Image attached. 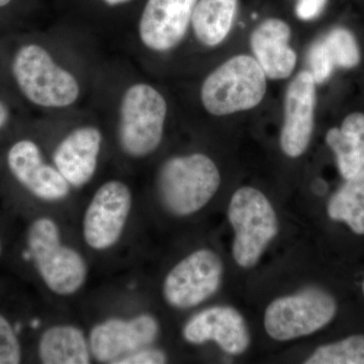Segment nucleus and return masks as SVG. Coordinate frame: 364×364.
I'll return each instance as SVG.
<instances>
[{
    "label": "nucleus",
    "instance_id": "obj_1",
    "mask_svg": "<svg viewBox=\"0 0 364 364\" xmlns=\"http://www.w3.org/2000/svg\"><path fill=\"white\" fill-rule=\"evenodd\" d=\"M14 86L26 102L40 107H65L79 97L77 80L55 64L50 53L37 43H23L9 61Z\"/></svg>",
    "mask_w": 364,
    "mask_h": 364
},
{
    "label": "nucleus",
    "instance_id": "obj_2",
    "mask_svg": "<svg viewBox=\"0 0 364 364\" xmlns=\"http://www.w3.org/2000/svg\"><path fill=\"white\" fill-rule=\"evenodd\" d=\"M26 259L53 293L68 296L83 286L87 267L82 256L61 244L59 228L49 218L31 223L26 235Z\"/></svg>",
    "mask_w": 364,
    "mask_h": 364
},
{
    "label": "nucleus",
    "instance_id": "obj_3",
    "mask_svg": "<svg viewBox=\"0 0 364 364\" xmlns=\"http://www.w3.org/2000/svg\"><path fill=\"white\" fill-rule=\"evenodd\" d=\"M267 78L254 57H232L203 81L200 90L203 107L218 117L252 109L267 95Z\"/></svg>",
    "mask_w": 364,
    "mask_h": 364
},
{
    "label": "nucleus",
    "instance_id": "obj_4",
    "mask_svg": "<svg viewBox=\"0 0 364 364\" xmlns=\"http://www.w3.org/2000/svg\"><path fill=\"white\" fill-rule=\"evenodd\" d=\"M221 176L205 154L174 157L162 165L157 188L165 208L176 215L195 214L215 195Z\"/></svg>",
    "mask_w": 364,
    "mask_h": 364
},
{
    "label": "nucleus",
    "instance_id": "obj_5",
    "mask_svg": "<svg viewBox=\"0 0 364 364\" xmlns=\"http://www.w3.org/2000/svg\"><path fill=\"white\" fill-rule=\"evenodd\" d=\"M228 218L235 232V261L239 267H253L279 233L274 208L260 191L244 186L232 196Z\"/></svg>",
    "mask_w": 364,
    "mask_h": 364
},
{
    "label": "nucleus",
    "instance_id": "obj_6",
    "mask_svg": "<svg viewBox=\"0 0 364 364\" xmlns=\"http://www.w3.org/2000/svg\"><path fill=\"white\" fill-rule=\"evenodd\" d=\"M167 104L159 91L145 83L131 86L119 109L122 149L133 157H145L161 143Z\"/></svg>",
    "mask_w": 364,
    "mask_h": 364
},
{
    "label": "nucleus",
    "instance_id": "obj_7",
    "mask_svg": "<svg viewBox=\"0 0 364 364\" xmlns=\"http://www.w3.org/2000/svg\"><path fill=\"white\" fill-rule=\"evenodd\" d=\"M336 312L337 303L331 294L318 287H308L277 299L267 306L265 331L277 341L308 336L329 324Z\"/></svg>",
    "mask_w": 364,
    "mask_h": 364
},
{
    "label": "nucleus",
    "instance_id": "obj_8",
    "mask_svg": "<svg viewBox=\"0 0 364 364\" xmlns=\"http://www.w3.org/2000/svg\"><path fill=\"white\" fill-rule=\"evenodd\" d=\"M223 273L220 256L210 249H200L170 270L163 284V294L174 308H193L217 293Z\"/></svg>",
    "mask_w": 364,
    "mask_h": 364
},
{
    "label": "nucleus",
    "instance_id": "obj_9",
    "mask_svg": "<svg viewBox=\"0 0 364 364\" xmlns=\"http://www.w3.org/2000/svg\"><path fill=\"white\" fill-rule=\"evenodd\" d=\"M4 164L14 181L39 200L54 202L65 198L70 191V184L58 169L45 162L32 139L14 141L4 154Z\"/></svg>",
    "mask_w": 364,
    "mask_h": 364
},
{
    "label": "nucleus",
    "instance_id": "obj_10",
    "mask_svg": "<svg viewBox=\"0 0 364 364\" xmlns=\"http://www.w3.org/2000/svg\"><path fill=\"white\" fill-rule=\"evenodd\" d=\"M130 188L119 181L98 188L86 210L83 235L91 248L104 250L119 241L130 214Z\"/></svg>",
    "mask_w": 364,
    "mask_h": 364
},
{
    "label": "nucleus",
    "instance_id": "obj_11",
    "mask_svg": "<svg viewBox=\"0 0 364 364\" xmlns=\"http://www.w3.org/2000/svg\"><path fill=\"white\" fill-rule=\"evenodd\" d=\"M316 83L310 71L299 72L287 87L280 147L287 156H301L308 149L315 123Z\"/></svg>",
    "mask_w": 364,
    "mask_h": 364
},
{
    "label": "nucleus",
    "instance_id": "obj_12",
    "mask_svg": "<svg viewBox=\"0 0 364 364\" xmlns=\"http://www.w3.org/2000/svg\"><path fill=\"white\" fill-rule=\"evenodd\" d=\"M158 333L159 324L156 318L147 314L130 321L114 318L93 328L90 346L97 360L116 363L119 359L154 342Z\"/></svg>",
    "mask_w": 364,
    "mask_h": 364
},
{
    "label": "nucleus",
    "instance_id": "obj_13",
    "mask_svg": "<svg viewBox=\"0 0 364 364\" xmlns=\"http://www.w3.org/2000/svg\"><path fill=\"white\" fill-rule=\"evenodd\" d=\"M182 334L188 343L215 341L222 350L233 355L244 353L251 341L245 318L236 309L227 306H213L196 314L184 326Z\"/></svg>",
    "mask_w": 364,
    "mask_h": 364
},
{
    "label": "nucleus",
    "instance_id": "obj_14",
    "mask_svg": "<svg viewBox=\"0 0 364 364\" xmlns=\"http://www.w3.org/2000/svg\"><path fill=\"white\" fill-rule=\"evenodd\" d=\"M198 0H148L139 33L146 47L156 52L173 49L186 37Z\"/></svg>",
    "mask_w": 364,
    "mask_h": 364
},
{
    "label": "nucleus",
    "instance_id": "obj_15",
    "mask_svg": "<svg viewBox=\"0 0 364 364\" xmlns=\"http://www.w3.org/2000/svg\"><path fill=\"white\" fill-rule=\"evenodd\" d=\"M291 31L286 21L268 18L250 36V47L267 77L280 80L289 77L296 66V53L289 45Z\"/></svg>",
    "mask_w": 364,
    "mask_h": 364
},
{
    "label": "nucleus",
    "instance_id": "obj_16",
    "mask_svg": "<svg viewBox=\"0 0 364 364\" xmlns=\"http://www.w3.org/2000/svg\"><path fill=\"white\" fill-rule=\"evenodd\" d=\"M102 136L95 127H82L71 132L59 144L53 161L70 186L80 188L95 176Z\"/></svg>",
    "mask_w": 364,
    "mask_h": 364
},
{
    "label": "nucleus",
    "instance_id": "obj_17",
    "mask_svg": "<svg viewBox=\"0 0 364 364\" xmlns=\"http://www.w3.org/2000/svg\"><path fill=\"white\" fill-rule=\"evenodd\" d=\"M309 66L316 83H324L336 67L350 69L358 66L360 52L355 38L348 30L336 28L311 47Z\"/></svg>",
    "mask_w": 364,
    "mask_h": 364
},
{
    "label": "nucleus",
    "instance_id": "obj_18",
    "mask_svg": "<svg viewBox=\"0 0 364 364\" xmlns=\"http://www.w3.org/2000/svg\"><path fill=\"white\" fill-rule=\"evenodd\" d=\"M326 142L336 156L341 176L345 179L364 168V114L353 112L345 117L341 128H332Z\"/></svg>",
    "mask_w": 364,
    "mask_h": 364
},
{
    "label": "nucleus",
    "instance_id": "obj_19",
    "mask_svg": "<svg viewBox=\"0 0 364 364\" xmlns=\"http://www.w3.org/2000/svg\"><path fill=\"white\" fill-rule=\"evenodd\" d=\"M39 358L45 364H87L88 344L83 332L73 326H56L41 336Z\"/></svg>",
    "mask_w": 364,
    "mask_h": 364
},
{
    "label": "nucleus",
    "instance_id": "obj_20",
    "mask_svg": "<svg viewBox=\"0 0 364 364\" xmlns=\"http://www.w3.org/2000/svg\"><path fill=\"white\" fill-rule=\"evenodd\" d=\"M238 0H200L191 23L198 40L207 47L222 44L236 18Z\"/></svg>",
    "mask_w": 364,
    "mask_h": 364
},
{
    "label": "nucleus",
    "instance_id": "obj_21",
    "mask_svg": "<svg viewBox=\"0 0 364 364\" xmlns=\"http://www.w3.org/2000/svg\"><path fill=\"white\" fill-rule=\"evenodd\" d=\"M327 212L330 219L344 222L354 233L364 235V168L346 179L330 198Z\"/></svg>",
    "mask_w": 364,
    "mask_h": 364
},
{
    "label": "nucleus",
    "instance_id": "obj_22",
    "mask_svg": "<svg viewBox=\"0 0 364 364\" xmlns=\"http://www.w3.org/2000/svg\"><path fill=\"white\" fill-rule=\"evenodd\" d=\"M306 364H364V335H353L323 345L305 361Z\"/></svg>",
    "mask_w": 364,
    "mask_h": 364
},
{
    "label": "nucleus",
    "instance_id": "obj_23",
    "mask_svg": "<svg viewBox=\"0 0 364 364\" xmlns=\"http://www.w3.org/2000/svg\"><path fill=\"white\" fill-rule=\"evenodd\" d=\"M23 360V349L18 331L9 318L0 313V364H18Z\"/></svg>",
    "mask_w": 364,
    "mask_h": 364
},
{
    "label": "nucleus",
    "instance_id": "obj_24",
    "mask_svg": "<svg viewBox=\"0 0 364 364\" xmlns=\"http://www.w3.org/2000/svg\"><path fill=\"white\" fill-rule=\"evenodd\" d=\"M164 352L157 349H140L116 361L117 364H162L166 363Z\"/></svg>",
    "mask_w": 364,
    "mask_h": 364
},
{
    "label": "nucleus",
    "instance_id": "obj_25",
    "mask_svg": "<svg viewBox=\"0 0 364 364\" xmlns=\"http://www.w3.org/2000/svg\"><path fill=\"white\" fill-rule=\"evenodd\" d=\"M328 0H298L296 13L299 20L312 21L324 11Z\"/></svg>",
    "mask_w": 364,
    "mask_h": 364
},
{
    "label": "nucleus",
    "instance_id": "obj_26",
    "mask_svg": "<svg viewBox=\"0 0 364 364\" xmlns=\"http://www.w3.org/2000/svg\"><path fill=\"white\" fill-rule=\"evenodd\" d=\"M13 122V112L11 105L4 98L0 97V133L6 130Z\"/></svg>",
    "mask_w": 364,
    "mask_h": 364
},
{
    "label": "nucleus",
    "instance_id": "obj_27",
    "mask_svg": "<svg viewBox=\"0 0 364 364\" xmlns=\"http://www.w3.org/2000/svg\"><path fill=\"white\" fill-rule=\"evenodd\" d=\"M104 1L109 6H117V4H124V2L130 1V0H104Z\"/></svg>",
    "mask_w": 364,
    "mask_h": 364
},
{
    "label": "nucleus",
    "instance_id": "obj_28",
    "mask_svg": "<svg viewBox=\"0 0 364 364\" xmlns=\"http://www.w3.org/2000/svg\"><path fill=\"white\" fill-rule=\"evenodd\" d=\"M11 1H13V0H0V9H4V7L9 6Z\"/></svg>",
    "mask_w": 364,
    "mask_h": 364
},
{
    "label": "nucleus",
    "instance_id": "obj_29",
    "mask_svg": "<svg viewBox=\"0 0 364 364\" xmlns=\"http://www.w3.org/2000/svg\"><path fill=\"white\" fill-rule=\"evenodd\" d=\"M4 242H2L1 237H0V258H1L2 254H4Z\"/></svg>",
    "mask_w": 364,
    "mask_h": 364
},
{
    "label": "nucleus",
    "instance_id": "obj_30",
    "mask_svg": "<svg viewBox=\"0 0 364 364\" xmlns=\"http://www.w3.org/2000/svg\"><path fill=\"white\" fill-rule=\"evenodd\" d=\"M363 294H364V280H363Z\"/></svg>",
    "mask_w": 364,
    "mask_h": 364
}]
</instances>
